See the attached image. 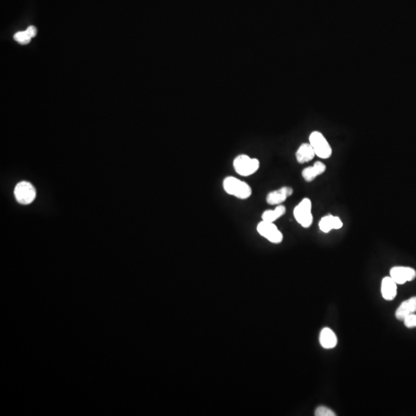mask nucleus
I'll return each mask as SVG.
<instances>
[{
	"label": "nucleus",
	"instance_id": "9b49d317",
	"mask_svg": "<svg viewBox=\"0 0 416 416\" xmlns=\"http://www.w3.org/2000/svg\"><path fill=\"white\" fill-rule=\"evenodd\" d=\"M326 165L321 161H316L313 166L308 167L302 171V177L306 182H312L318 176L325 172Z\"/></svg>",
	"mask_w": 416,
	"mask_h": 416
},
{
	"label": "nucleus",
	"instance_id": "20e7f679",
	"mask_svg": "<svg viewBox=\"0 0 416 416\" xmlns=\"http://www.w3.org/2000/svg\"><path fill=\"white\" fill-rule=\"evenodd\" d=\"M309 143L313 147L315 155L320 158L328 159L332 155L331 145L321 132H312L309 136Z\"/></svg>",
	"mask_w": 416,
	"mask_h": 416
},
{
	"label": "nucleus",
	"instance_id": "f257e3e1",
	"mask_svg": "<svg viewBox=\"0 0 416 416\" xmlns=\"http://www.w3.org/2000/svg\"><path fill=\"white\" fill-rule=\"evenodd\" d=\"M223 187L227 193L241 200L247 199L252 195V187L247 183L234 177H225Z\"/></svg>",
	"mask_w": 416,
	"mask_h": 416
},
{
	"label": "nucleus",
	"instance_id": "f3484780",
	"mask_svg": "<svg viewBox=\"0 0 416 416\" xmlns=\"http://www.w3.org/2000/svg\"><path fill=\"white\" fill-rule=\"evenodd\" d=\"M316 416H336L334 411L325 406H319L315 410Z\"/></svg>",
	"mask_w": 416,
	"mask_h": 416
},
{
	"label": "nucleus",
	"instance_id": "0eeeda50",
	"mask_svg": "<svg viewBox=\"0 0 416 416\" xmlns=\"http://www.w3.org/2000/svg\"><path fill=\"white\" fill-rule=\"evenodd\" d=\"M390 277L397 285H403L415 279L416 271L409 267H394L390 270Z\"/></svg>",
	"mask_w": 416,
	"mask_h": 416
},
{
	"label": "nucleus",
	"instance_id": "1a4fd4ad",
	"mask_svg": "<svg viewBox=\"0 0 416 416\" xmlns=\"http://www.w3.org/2000/svg\"><path fill=\"white\" fill-rule=\"evenodd\" d=\"M318 227L322 232L327 234V233H329L331 230L341 229L343 227V222L338 216L328 214L321 219L318 224Z\"/></svg>",
	"mask_w": 416,
	"mask_h": 416
},
{
	"label": "nucleus",
	"instance_id": "4468645a",
	"mask_svg": "<svg viewBox=\"0 0 416 416\" xmlns=\"http://www.w3.org/2000/svg\"><path fill=\"white\" fill-rule=\"evenodd\" d=\"M319 342L323 348L326 349H331L337 345V336L332 330L328 328H324L320 333Z\"/></svg>",
	"mask_w": 416,
	"mask_h": 416
},
{
	"label": "nucleus",
	"instance_id": "423d86ee",
	"mask_svg": "<svg viewBox=\"0 0 416 416\" xmlns=\"http://www.w3.org/2000/svg\"><path fill=\"white\" fill-rule=\"evenodd\" d=\"M14 193L18 202L25 205L31 204L37 195L34 186L26 181L19 182L15 187Z\"/></svg>",
	"mask_w": 416,
	"mask_h": 416
},
{
	"label": "nucleus",
	"instance_id": "ddd939ff",
	"mask_svg": "<svg viewBox=\"0 0 416 416\" xmlns=\"http://www.w3.org/2000/svg\"><path fill=\"white\" fill-rule=\"evenodd\" d=\"M296 160L299 163H306L313 160L315 157V151L310 143H304L298 147L295 154Z\"/></svg>",
	"mask_w": 416,
	"mask_h": 416
},
{
	"label": "nucleus",
	"instance_id": "2eb2a0df",
	"mask_svg": "<svg viewBox=\"0 0 416 416\" xmlns=\"http://www.w3.org/2000/svg\"><path fill=\"white\" fill-rule=\"evenodd\" d=\"M285 212H286V208L285 206L280 204V205H278L274 210H267L264 211L261 215V218L264 221L274 223L278 219L285 215Z\"/></svg>",
	"mask_w": 416,
	"mask_h": 416
},
{
	"label": "nucleus",
	"instance_id": "6ab92c4d",
	"mask_svg": "<svg viewBox=\"0 0 416 416\" xmlns=\"http://www.w3.org/2000/svg\"><path fill=\"white\" fill-rule=\"evenodd\" d=\"M25 31H26L27 34H28L31 38H34V37H35L36 35H37V31L35 26L28 27Z\"/></svg>",
	"mask_w": 416,
	"mask_h": 416
},
{
	"label": "nucleus",
	"instance_id": "dca6fc26",
	"mask_svg": "<svg viewBox=\"0 0 416 416\" xmlns=\"http://www.w3.org/2000/svg\"><path fill=\"white\" fill-rule=\"evenodd\" d=\"M14 39L19 44L26 45L31 42L32 38L27 34L26 31H25L16 33L14 35Z\"/></svg>",
	"mask_w": 416,
	"mask_h": 416
},
{
	"label": "nucleus",
	"instance_id": "f8f14e48",
	"mask_svg": "<svg viewBox=\"0 0 416 416\" xmlns=\"http://www.w3.org/2000/svg\"><path fill=\"white\" fill-rule=\"evenodd\" d=\"M416 312V297H412L400 304L396 312V317L399 321H404L405 318Z\"/></svg>",
	"mask_w": 416,
	"mask_h": 416
},
{
	"label": "nucleus",
	"instance_id": "39448f33",
	"mask_svg": "<svg viewBox=\"0 0 416 416\" xmlns=\"http://www.w3.org/2000/svg\"><path fill=\"white\" fill-rule=\"evenodd\" d=\"M257 231L260 235L273 244H280L283 241V234L282 231L271 222L261 220L257 226Z\"/></svg>",
	"mask_w": 416,
	"mask_h": 416
},
{
	"label": "nucleus",
	"instance_id": "7ed1b4c3",
	"mask_svg": "<svg viewBox=\"0 0 416 416\" xmlns=\"http://www.w3.org/2000/svg\"><path fill=\"white\" fill-rule=\"evenodd\" d=\"M312 201L306 198L294 208V218L302 228H309L313 223Z\"/></svg>",
	"mask_w": 416,
	"mask_h": 416
},
{
	"label": "nucleus",
	"instance_id": "f03ea898",
	"mask_svg": "<svg viewBox=\"0 0 416 416\" xmlns=\"http://www.w3.org/2000/svg\"><path fill=\"white\" fill-rule=\"evenodd\" d=\"M233 166L236 173L242 177H248L256 173L260 168V161L256 158H251L246 154L235 157Z\"/></svg>",
	"mask_w": 416,
	"mask_h": 416
},
{
	"label": "nucleus",
	"instance_id": "a211bd4d",
	"mask_svg": "<svg viewBox=\"0 0 416 416\" xmlns=\"http://www.w3.org/2000/svg\"><path fill=\"white\" fill-rule=\"evenodd\" d=\"M404 324L406 326L407 328H412L416 327V315L414 313L407 316L404 319Z\"/></svg>",
	"mask_w": 416,
	"mask_h": 416
},
{
	"label": "nucleus",
	"instance_id": "6e6552de",
	"mask_svg": "<svg viewBox=\"0 0 416 416\" xmlns=\"http://www.w3.org/2000/svg\"><path fill=\"white\" fill-rule=\"evenodd\" d=\"M293 189L289 187H283L279 190H273L267 195L266 201L270 205H280L286 201L287 198L293 195Z\"/></svg>",
	"mask_w": 416,
	"mask_h": 416
},
{
	"label": "nucleus",
	"instance_id": "9d476101",
	"mask_svg": "<svg viewBox=\"0 0 416 416\" xmlns=\"http://www.w3.org/2000/svg\"><path fill=\"white\" fill-rule=\"evenodd\" d=\"M381 294L384 299L393 301L397 294V284L391 277H384L381 281Z\"/></svg>",
	"mask_w": 416,
	"mask_h": 416
}]
</instances>
